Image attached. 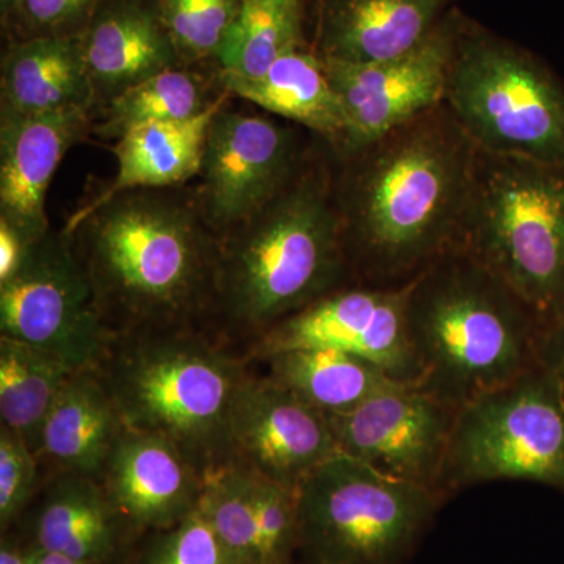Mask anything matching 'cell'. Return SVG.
Here are the masks:
<instances>
[{
    "label": "cell",
    "instance_id": "19",
    "mask_svg": "<svg viewBox=\"0 0 564 564\" xmlns=\"http://www.w3.org/2000/svg\"><path fill=\"white\" fill-rule=\"evenodd\" d=\"M226 98L228 93L191 120L154 122L121 135L111 148L118 165L113 180L69 218L63 232H76L99 207L122 193L158 191L199 176L210 122L225 107Z\"/></svg>",
    "mask_w": 564,
    "mask_h": 564
},
{
    "label": "cell",
    "instance_id": "20",
    "mask_svg": "<svg viewBox=\"0 0 564 564\" xmlns=\"http://www.w3.org/2000/svg\"><path fill=\"white\" fill-rule=\"evenodd\" d=\"M447 0H326L323 61L378 63L413 51L445 20Z\"/></svg>",
    "mask_w": 564,
    "mask_h": 564
},
{
    "label": "cell",
    "instance_id": "35",
    "mask_svg": "<svg viewBox=\"0 0 564 564\" xmlns=\"http://www.w3.org/2000/svg\"><path fill=\"white\" fill-rule=\"evenodd\" d=\"M538 358L541 367L551 375L564 403V317L545 323L541 329Z\"/></svg>",
    "mask_w": 564,
    "mask_h": 564
},
{
    "label": "cell",
    "instance_id": "31",
    "mask_svg": "<svg viewBox=\"0 0 564 564\" xmlns=\"http://www.w3.org/2000/svg\"><path fill=\"white\" fill-rule=\"evenodd\" d=\"M250 489L261 564H288L293 549L299 545L296 491L252 470Z\"/></svg>",
    "mask_w": 564,
    "mask_h": 564
},
{
    "label": "cell",
    "instance_id": "16",
    "mask_svg": "<svg viewBox=\"0 0 564 564\" xmlns=\"http://www.w3.org/2000/svg\"><path fill=\"white\" fill-rule=\"evenodd\" d=\"M99 481L132 532H162L198 508L204 473L169 437L124 426Z\"/></svg>",
    "mask_w": 564,
    "mask_h": 564
},
{
    "label": "cell",
    "instance_id": "14",
    "mask_svg": "<svg viewBox=\"0 0 564 564\" xmlns=\"http://www.w3.org/2000/svg\"><path fill=\"white\" fill-rule=\"evenodd\" d=\"M406 285L329 292L263 332L254 351L267 358L295 348H332L369 359L393 380L415 384L404 322Z\"/></svg>",
    "mask_w": 564,
    "mask_h": 564
},
{
    "label": "cell",
    "instance_id": "1",
    "mask_svg": "<svg viewBox=\"0 0 564 564\" xmlns=\"http://www.w3.org/2000/svg\"><path fill=\"white\" fill-rule=\"evenodd\" d=\"M477 152L443 102L343 158L334 195L348 263L400 285L454 250Z\"/></svg>",
    "mask_w": 564,
    "mask_h": 564
},
{
    "label": "cell",
    "instance_id": "21",
    "mask_svg": "<svg viewBox=\"0 0 564 564\" xmlns=\"http://www.w3.org/2000/svg\"><path fill=\"white\" fill-rule=\"evenodd\" d=\"M124 426L99 370H76L41 429L36 452L41 467L51 475L79 474L99 480Z\"/></svg>",
    "mask_w": 564,
    "mask_h": 564
},
{
    "label": "cell",
    "instance_id": "11",
    "mask_svg": "<svg viewBox=\"0 0 564 564\" xmlns=\"http://www.w3.org/2000/svg\"><path fill=\"white\" fill-rule=\"evenodd\" d=\"M303 165L293 126L223 107L210 122L196 206L209 228L231 232L261 214Z\"/></svg>",
    "mask_w": 564,
    "mask_h": 564
},
{
    "label": "cell",
    "instance_id": "6",
    "mask_svg": "<svg viewBox=\"0 0 564 564\" xmlns=\"http://www.w3.org/2000/svg\"><path fill=\"white\" fill-rule=\"evenodd\" d=\"M454 250L511 289L543 325L564 317V163L478 151Z\"/></svg>",
    "mask_w": 564,
    "mask_h": 564
},
{
    "label": "cell",
    "instance_id": "2",
    "mask_svg": "<svg viewBox=\"0 0 564 564\" xmlns=\"http://www.w3.org/2000/svg\"><path fill=\"white\" fill-rule=\"evenodd\" d=\"M74 234L115 336L188 328L218 293L220 248L196 203L154 191L122 193Z\"/></svg>",
    "mask_w": 564,
    "mask_h": 564
},
{
    "label": "cell",
    "instance_id": "8",
    "mask_svg": "<svg viewBox=\"0 0 564 564\" xmlns=\"http://www.w3.org/2000/svg\"><path fill=\"white\" fill-rule=\"evenodd\" d=\"M440 500L434 489L337 454L296 488L299 545L317 564H395Z\"/></svg>",
    "mask_w": 564,
    "mask_h": 564
},
{
    "label": "cell",
    "instance_id": "38",
    "mask_svg": "<svg viewBox=\"0 0 564 564\" xmlns=\"http://www.w3.org/2000/svg\"><path fill=\"white\" fill-rule=\"evenodd\" d=\"M28 545V564H87L79 562V560L70 558L68 555H63L61 552L47 551V549L36 547V545L29 543Z\"/></svg>",
    "mask_w": 564,
    "mask_h": 564
},
{
    "label": "cell",
    "instance_id": "7",
    "mask_svg": "<svg viewBox=\"0 0 564 564\" xmlns=\"http://www.w3.org/2000/svg\"><path fill=\"white\" fill-rule=\"evenodd\" d=\"M444 106L478 151L564 163V87L532 54L459 31Z\"/></svg>",
    "mask_w": 564,
    "mask_h": 564
},
{
    "label": "cell",
    "instance_id": "30",
    "mask_svg": "<svg viewBox=\"0 0 564 564\" xmlns=\"http://www.w3.org/2000/svg\"><path fill=\"white\" fill-rule=\"evenodd\" d=\"M239 0H161V20L172 36L177 55L195 62L217 57Z\"/></svg>",
    "mask_w": 564,
    "mask_h": 564
},
{
    "label": "cell",
    "instance_id": "25",
    "mask_svg": "<svg viewBox=\"0 0 564 564\" xmlns=\"http://www.w3.org/2000/svg\"><path fill=\"white\" fill-rule=\"evenodd\" d=\"M269 375L325 415L344 414L402 381L380 366L332 348H295L267 356Z\"/></svg>",
    "mask_w": 564,
    "mask_h": 564
},
{
    "label": "cell",
    "instance_id": "23",
    "mask_svg": "<svg viewBox=\"0 0 564 564\" xmlns=\"http://www.w3.org/2000/svg\"><path fill=\"white\" fill-rule=\"evenodd\" d=\"M80 36L96 98L107 101L181 61L161 14L135 3L102 10Z\"/></svg>",
    "mask_w": 564,
    "mask_h": 564
},
{
    "label": "cell",
    "instance_id": "22",
    "mask_svg": "<svg viewBox=\"0 0 564 564\" xmlns=\"http://www.w3.org/2000/svg\"><path fill=\"white\" fill-rule=\"evenodd\" d=\"M0 117L90 110L95 104L82 36H33L10 46L0 70Z\"/></svg>",
    "mask_w": 564,
    "mask_h": 564
},
{
    "label": "cell",
    "instance_id": "29",
    "mask_svg": "<svg viewBox=\"0 0 564 564\" xmlns=\"http://www.w3.org/2000/svg\"><path fill=\"white\" fill-rule=\"evenodd\" d=\"M198 508L234 564H261L258 522L247 467L223 463L207 470Z\"/></svg>",
    "mask_w": 564,
    "mask_h": 564
},
{
    "label": "cell",
    "instance_id": "37",
    "mask_svg": "<svg viewBox=\"0 0 564 564\" xmlns=\"http://www.w3.org/2000/svg\"><path fill=\"white\" fill-rule=\"evenodd\" d=\"M28 543H21L14 534H3L0 543V564H28Z\"/></svg>",
    "mask_w": 564,
    "mask_h": 564
},
{
    "label": "cell",
    "instance_id": "39",
    "mask_svg": "<svg viewBox=\"0 0 564 564\" xmlns=\"http://www.w3.org/2000/svg\"><path fill=\"white\" fill-rule=\"evenodd\" d=\"M21 0H0V9H2V17L9 18L14 13V10L20 6Z\"/></svg>",
    "mask_w": 564,
    "mask_h": 564
},
{
    "label": "cell",
    "instance_id": "36",
    "mask_svg": "<svg viewBox=\"0 0 564 564\" xmlns=\"http://www.w3.org/2000/svg\"><path fill=\"white\" fill-rule=\"evenodd\" d=\"M29 250L31 245L10 225L0 220V282L10 280L18 272Z\"/></svg>",
    "mask_w": 564,
    "mask_h": 564
},
{
    "label": "cell",
    "instance_id": "34",
    "mask_svg": "<svg viewBox=\"0 0 564 564\" xmlns=\"http://www.w3.org/2000/svg\"><path fill=\"white\" fill-rule=\"evenodd\" d=\"M101 0H21L14 13L32 36H61L90 17Z\"/></svg>",
    "mask_w": 564,
    "mask_h": 564
},
{
    "label": "cell",
    "instance_id": "3",
    "mask_svg": "<svg viewBox=\"0 0 564 564\" xmlns=\"http://www.w3.org/2000/svg\"><path fill=\"white\" fill-rule=\"evenodd\" d=\"M404 322L415 386L456 411L540 364L543 322L458 250L408 281Z\"/></svg>",
    "mask_w": 564,
    "mask_h": 564
},
{
    "label": "cell",
    "instance_id": "24",
    "mask_svg": "<svg viewBox=\"0 0 564 564\" xmlns=\"http://www.w3.org/2000/svg\"><path fill=\"white\" fill-rule=\"evenodd\" d=\"M228 93L314 132L343 155L347 115L317 54L289 52L258 79L221 76Z\"/></svg>",
    "mask_w": 564,
    "mask_h": 564
},
{
    "label": "cell",
    "instance_id": "33",
    "mask_svg": "<svg viewBox=\"0 0 564 564\" xmlns=\"http://www.w3.org/2000/svg\"><path fill=\"white\" fill-rule=\"evenodd\" d=\"M139 564H234L209 521L196 508L172 529L155 532Z\"/></svg>",
    "mask_w": 564,
    "mask_h": 564
},
{
    "label": "cell",
    "instance_id": "12",
    "mask_svg": "<svg viewBox=\"0 0 564 564\" xmlns=\"http://www.w3.org/2000/svg\"><path fill=\"white\" fill-rule=\"evenodd\" d=\"M456 414L419 386L397 383L348 413L326 415V421L339 454L441 492Z\"/></svg>",
    "mask_w": 564,
    "mask_h": 564
},
{
    "label": "cell",
    "instance_id": "13",
    "mask_svg": "<svg viewBox=\"0 0 564 564\" xmlns=\"http://www.w3.org/2000/svg\"><path fill=\"white\" fill-rule=\"evenodd\" d=\"M462 25L445 18L408 54L378 63L323 61L347 115L340 159L444 102L445 82Z\"/></svg>",
    "mask_w": 564,
    "mask_h": 564
},
{
    "label": "cell",
    "instance_id": "9",
    "mask_svg": "<svg viewBox=\"0 0 564 564\" xmlns=\"http://www.w3.org/2000/svg\"><path fill=\"white\" fill-rule=\"evenodd\" d=\"M499 480L564 491V403L541 364L456 414L441 492Z\"/></svg>",
    "mask_w": 564,
    "mask_h": 564
},
{
    "label": "cell",
    "instance_id": "18",
    "mask_svg": "<svg viewBox=\"0 0 564 564\" xmlns=\"http://www.w3.org/2000/svg\"><path fill=\"white\" fill-rule=\"evenodd\" d=\"M28 513L29 544L87 564L113 562L132 532L101 481L87 475H50Z\"/></svg>",
    "mask_w": 564,
    "mask_h": 564
},
{
    "label": "cell",
    "instance_id": "26",
    "mask_svg": "<svg viewBox=\"0 0 564 564\" xmlns=\"http://www.w3.org/2000/svg\"><path fill=\"white\" fill-rule=\"evenodd\" d=\"M77 369L55 352L0 336V419L39 452L52 404Z\"/></svg>",
    "mask_w": 564,
    "mask_h": 564
},
{
    "label": "cell",
    "instance_id": "10",
    "mask_svg": "<svg viewBox=\"0 0 564 564\" xmlns=\"http://www.w3.org/2000/svg\"><path fill=\"white\" fill-rule=\"evenodd\" d=\"M69 239L47 234L0 282V332L55 352L74 369H98L115 334Z\"/></svg>",
    "mask_w": 564,
    "mask_h": 564
},
{
    "label": "cell",
    "instance_id": "28",
    "mask_svg": "<svg viewBox=\"0 0 564 564\" xmlns=\"http://www.w3.org/2000/svg\"><path fill=\"white\" fill-rule=\"evenodd\" d=\"M212 102L202 77L176 66L110 99L95 131L102 139L118 140L140 126L191 120Z\"/></svg>",
    "mask_w": 564,
    "mask_h": 564
},
{
    "label": "cell",
    "instance_id": "17",
    "mask_svg": "<svg viewBox=\"0 0 564 564\" xmlns=\"http://www.w3.org/2000/svg\"><path fill=\"white\" fill-rule=\"evenodd\" d=\"M90 124V110L84 109L0 117V220L31 247L50 234L47 191Z\"/></svg>",
    "mask_w": 564,
    "mask_h": 564
},
{
    "label": "cell",
    "instance_id": "15",
    "mask_svg": "<svg viewBox=\"0 0 564 564\" xmlns=\"http://www.w3.org/2000/svg\"><path fill=\"white\" fill-rule=\"evenodd\" d=\"M339 454L326 421L272 378H252L234 404L225 463L295 489L315 467Z\"/></svg>",
    "mask_w": 564,
    "mask_h": 564
},
{
    "label": "cell",
    "instance_id": "27",
    "mask_svg": "<svg viewBox=\"0 0 564 564\" xmlns=\"http://www.w3.org/2000/svg\"><path fill=\"white\" fill-rule=\"evenodd\" d=\"M300 44V0H243L217 52L221 76L258 79Z\"/></svg>",
    "mask_w": 564,
    "mask_h": 564
},
{
    "label": "cell",
    "instance_id": "32",
    "mask_svg": "<svg viewBox=\"0 0 564 564\" xmlns=\"http://www.w3.org/2000/svg\"><path fill=\"white\" fill-rule=\"evenodd\" d=\"M39 456L21 434L0 426V525L6 533L31 508L41 488Z\"/></svg>",
    "mask_w": 564,
    "mask_h": 564
},
{
    "label": "cell",
    "instance_id": "4",
    "mask_svg": "<svg viewBox=\"0 0 564 564\" xmlns=\"http://www.w3.org/2000/svg\"><path fill=\"white\" fill-rule=\"evenodd\" d=\"M218 293L263 333L333 292L348 265L332 174L304 165L269 206L218 245Z\"/></svg>",
    "mask_w": 564,
    "mask_h": 564
},
{
    "label": "cell",
    "instance_id": "5",
    "mask_svg": "<svg viewBox=\"0 0 564 564\" xmlns=\"http://www.w3.org/2000/svg\"><path fill=\"white\" fill-rule=\"evenodd\" d=\"M99 373L129 429L162 434L204 474L226 459L234 404L250 375L188 328L117 334Z\"/></svg>",
    "mask_w": 564,
    "mask_h": 564
}]
</instances>
